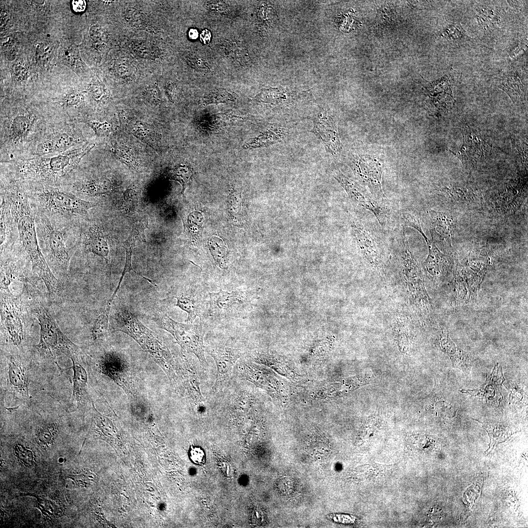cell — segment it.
I'll return each mask as SVG.
<instances>
[{
    "label": "cell",
    "instance_id": "cell-22",
    "mask_svg": "<svg viewBox=\"0 0 528 528\" xmlns=\"http://www.w3.org/2000/svg\"><path fill=\"white\" fill-rule=\"evenodd\" d=\"M429 228L432 241L437 247L448 249L451 247L453 224L452 219L448 214L439 211L430 210Z\"/></svg>",
    "mask_w": 528,
    "mask_h": 528
},
{
    "label": "cell",
    "instance_id": "cell-19",
    "mask_svg": "<svg viewBox=\"0 0 528 528\" xmlns=\"http://www.w3.org/2000/svg\"><path fill=\"white\" fill-rule=\"evenodd\" d=\"M1 294V315L10 339L14 345L19 346L23 340L22 318L8 288H2Z\"/></svg>",
    "mask_w": 528,
    "mask_h": 528
},
{
    "label": "cell",
    "instance_id": "cell-21",
    "mask_svg": "<svg viewBox=\"0 0 528 528\" xmlns=\"http://www.w3.org/2000/svg\"><path fill=\"white\" fill-rule=\"evenodd\" d=\"M176 300V306L185 311L188 316L187 323H192L197 317L202 316L203 301L202 295L195 287L185 286L173 290L165 300Z\"/></svg>",
    "mask_w": 528,
    "mask_h": 528
},
{
    "label": "cell",
    "instance_id": "cell-46",
    "mask_svg": "<svg viewBox=\"0 0 528 528\" xmlns=\"http://www.w3.org/2000/svg\"><path fill=\"white\" fill-rule=\"evenodd\" d=\"M73 10L76 12H81L86 8V2L83 0H74L71 2Z\"/></svg>",
    "mask_w": 528,
    "mask_h": 528
},
{
    "label": "cell",
    "instance_id": "cell-25",
    "mask_svg": "<svg viewBox=\"0 0 528 528\" xmlns=\"http://www.w3.org/2000/svg\"><path fill=\"white\" fill-rule=\"evenodd\" d=\"M497 86L507 94L514 104L518 105L525 102L527 87L517 71L504 73L499 79Z\"/></svg>",
    "mask_w": 528,
    "mask_h": 528
},
{
    "label": "cell",
    "instance_id": "cell-2",
    "mask_svg": "<svg viewBox=\"0 0 528 528\" xmlns=\"http://www.w3.org/2000/svg\"><path fill=\"white\" fill-rule=\"evenodd\" d=\"M23 189L35 213L69 222L89 220V210L98 205L58 186L32 183Z\"/></svg>",
    "mask_w": 528,
    "mask_h": 528
},
{
    "label": "cell",
    "instance_id": "cell-5",
    "mask_svg": "<svg viewBox=\"0 0 528 528\" xmlns=\"http://www.w3.org/2000/svg\"><path fill=\"white\" fill-rule=\"evenodd\" d=\"M34 212L38 239L41 249L61 271L66 272L71 257L68 242L70 235L77 231L78 223L48 217Z\"/></svg>",
    "mask_w": 528,
    "mask_h": 528
},
{
    "label": "cell",
    "instance_id": "cell-11",
    "mask_svg": "<svg viewBox=\"0 0 528 528\" xmlns=\"http://www.w3.org/2000/svg\"><path fill=\"white\" fill-rule=\"evenodd\" d=\"M352 227L357 244L368 264L378 271H382L383 242L379 235L368 223L354 221Z\"/></svg>",
    "mask_w": 528,
    "mask_h": 528
},
{
    "label": "cell",
    "instance_id": "cell-31",
    "mask_svg": "<svg viewBox=\"0 0 528 528\" xmlns=\"http://www.w3.org/2000/svg\"><path fill=\"white\" fill-rule=\"evenodd\" d=\"M58 428L55 423H46L39 426L36 430L37 441L43 445L52 443L58 435Z\"/></svg>",
    "mask_w": 528,
    "mask_h": 528
},
{
    "label": "cell",
    "instance_id": "cell-18",
    "mask_svg": "<svg viewBox=\"0 0 528 528\" xmlns=\"http://www.w3.org/2000/svg\"><path fill=\"white\" fill-rule=\"evenodd\" d=\"M73 370V396L77 405V409L85 411L91 409L92 402L88 392V376L80 354L71 356Z\"/></svg>",
    "mask_w": 528,
    "mask_h": 528
},
{
    "label": "cell",
    "instance_id": "cell-34",
    "mask_svg": "<svg viewBox=\"0 0 528 528\" xmlns=\"http://www.w3.org/2000/svg\"><path fill=\"white\" fill-rule=\"evenodd\" d=\"M443 37L452 43H459L467 38L468 36L460 24L451 23L443 32Z\"/></svg>",
    "mask_w": 528,
    "mask_h": 528
},
{
    "label": "cell",
    "instance_id": "cell-26",
    "mask_svg": "<svg viewBox=\"0 0 528 528\" xmlns=\"http://www.w3.org/2000/svg\"><path fill=\"white\" fill-rule=\"evenodd\" d=\"M147 221H141L135 223L132 227V231L128 239L123 242V247L126 251L125 264L123 269L125 273L135 270L132 265V257L133 250L135 246L136 241L139 239L145 240L144 231L147 226Z\"/></svg>",
    "mask_w": 528,
    "mask_h": 528
},
{
    "label": "cell",
    "instance_id": "cell-36",
    "mask_svg": "<svg viewBox=\"0 0 528 528\" xmlns=\"http://www.w3.org/2000/svg\"><path fill=\"white\" fill-rule=\"evenodd\" d=\"M401 217L404 225L416 229L420 233L425 240L428 238L423 231L418 218L415 215L408 211H404L401 213Z\"/></svg>",
    "mask_w": 528,
    "mask_h": 528
},
{
    "label": "cell",
    "instance_id": "cell-3",
    "mask_svg": "<svg viewBox=\"0 0 528 528\" xmlns=\"http://www.w3.org/2000/svg\"><path fill=\"white\" fill-rule=\"evenodd\" d=\"M95 144L75 147L58 154L33 156L17 162L15 172L21 181L58 186L70 177Z\"/></svg>",
    "mask_w": 528,
    "mask_h": 528
},
{
    "label": "cell",
    "instance_id": "cell-38",
    "mask_svg": "<svg viewBox=\"0 0 528 528\" xmlns=\"http://www.w3.org/2000/svg\"><path fill=\"white\" fill-rule=\"evenodd\" d=\"M396 340L401 350L405 352L408 348V338L405 330L402 329L400 324L395 326Z\"/></svg>",
    "mask_w": 528,
    "mask_h": 528
},
{
    "label": "cell",
    "instance_id": "cell-35",
    "mask_svg": "<svg viewBox=\"0 0 528 528\" xmlns=\"http://www.w3.org/2000/svg\"><path fill=\"white\" fill-rule=\"evenodd\" d=\"M251 398L245 392H241L232 402L230 409L237 415L245 413L250 408Z\"/></svg>",
    "mask_w": 528,
    "mask_h": 528
},
{
    "label": "cell",
    "instance_id": "cell-50",
    "mask_svg": "<svg viewBox=\"0 0 528 528\" xmlns=\"http://www.w3.org/2000/svg\"><path fill=\"white\" fill-rule=\"evenodd\" d=\"M189 36L192 39H195L198 36V32L196 29H191L189 32Z\"/></svg>",
    "mask_w": 528,
    "mask_h": 528
},
{
    "label": "cell",
    "instance_id": "cell-27",
    "mask_svg": "<svg viewBox=\"0 0 528 528\" xmlns=\"http://www.w3.org/2000/svg\"><path fill=\"white\" fill-rule=\"evenodd\" d=\"M425 242L429 254L424 263L425 266L428 272L435 277L440 275L442 271L444 264V256L432 241L428 238Z\"/></svg>",
    "mask_w": 528,
    "mask_h": 528
},
{
    "label": "cell",
    "instance_id": "cell-28",
    "mask_svg": "<svg viewBox=\"0 0 528 528\" xmlns=\"http://www.w3.org/2000/svg\"><path fill=\"white\" fill-rule=\"evenodd\" d=\"M225 51L230 57L242 66H247L250 62L248 52L242 43L236 40H228L224 44Z\"/></svg>",
    "mask_w": 528,
    "mask_h": 528
},
{
    "label": "cell",
    "instance_id": "cell-43",
    "mask_svg": "<svg viewBox=\"0 0 528 528\" xmlns=\"http://www.w3.org/2000/svg\"><path fill=\"white\" fill-rule=\"evenodd\" d=\"M80 94L75 91L67 94L64 97V103L66 106L73 107L76 106L80 101Z\"/></svg>",
    "mask_w": 528,
    "mask_h": 528
},
{
    "label": "cell",
    "instance_id": "cell-15",
    "mask_svg": "<svg viewBox=\"0 0 528 528\" xmlns=\"http://www.w3.org/2000/svg\"><path fill=\"white\" fill-rule=\"evenodd\" d=\"M205 351L213 358L216 366L214 388H222L230 379L242 353L239 349L225 346L208 347Z\"/></svg>",
    "mask_w": 528,
    "mask_h": 528
},
{
    "label": "cell",
    "instance_id": "cell-40",
    "mask_svg": "<svg viewBox=\"0 0 528 528\" xmlns=\"http://www.w3.org/2000/svg\"><path fill=\"white\" fill-rule=\"evenodd\" d=\"M49 47L45 44H41L37 49V58L38 62L41 64H45L50 56Z\"/></svg>",
    "mask_w": 528,
    "mask_h": 528
},
{
    "label": "cell",
    "instance_id": "cell-9",
    "mask_svg": "<svg viewBox=\"0 0 528 528\" xmlns=\"http://www.w3.org/2000/svg\"><path fill=\"white\" fill-rule=\"evenodd\" d=\"M348 160L349 166L363 186L376 199L387 202L382 188L383 167L380 160L354 153L350 154Z\"/></svg>",
    "mask_w": 528,
    "mask_h": 528
},
{
    "label": "cell",
    "instance_id": "cell-42",
    "mask_svg": "<svg viewBox=\"0 0 528 528\" xmlns=\"http://www.w3.org/2000/svg\"><path fill=\"white\" fill-rule=\"evenodd\" d=\"M88 124L99 136L107 133L110 130L109 125L107 122L90 121Z\"/></svg>",
    "mask_w": 528,
    "mask_h": 528
},
{
    "label": "cell",
    "instance_id": "cell-6",
    "mask_svg": "<svg viewBox=\"0 0 528 528\" xmlns=\"http://www.w3.org/2000/svg\"><path fill=\"white\" fill-rule=\"evenodd\" d=\"M36 315L40 332L36 348L40 356L55 360L60 356L69 358L81 353L80 348L62 332L48 309L40 306L36 310Z\"/></svg>",
    "mask_w": 528,
    "mask_h": 528
},
{
    "label": "cell",
    "instance_id": "cell-32",
    "mask_svg": "<svg viewBox=\"0 0 528 528\" xmlns=\"http://www.w3.org/2000/svg\"><path fill=\"white\" fill-rule=\"evenodd\" d=\"M285 134L284 130L277 129L262 133L250 143L249 147H260L270 145L281 141Z\"/></svg>",
    "mask_w": 528,
    "mask_h": 528
},
{
    "label": "cell",
    "instance_id": "cell-8",
    "mask_svg": "<svg viewBox=\"0 0 528 528\" xmlns=\"http://www.w3.org/2000/svg\"><path fill=\"white\" fill-rule=\"evenodd\" d=\"M97 367L101 374L123 390L128 398L139 393L134 371L127 359L119 352L113 351L105 352Z\"/></svg>",
    "mask_w": 528,
    "mask_h": 528
},
{
    "label": "cell",
    "instance_id": "cell-45",
    "mask_svg": "<svg viewBox=\"0 0 528 528\" xmlns=\"http://www.w3.org/2000/svg\"><path fill=\"white\" fill-rule=\"evenodd\" d=\"M15 74L17 79L22 81L26 78L27 71L25 67L21 65H17L14 68Z\"/></svg>",
    "mask_w": 528,
    "mask_h": 528
},
{
    "label": "cell",
    "instance_id": "cell-37",
    "mask_svg": "<svg viewBox=\"0 0 528 528\" xmlns=\"http://www.w3.org/2000/svg\"><path fill=\"white\" fill-rule=\"evenodd\" d=\"M192 175V171L185 165L177 167L174 171L173 179L179 181L182 186V191H184L187 182Z\"/></svg>",
    "mask_w": 528,
    "mask_h": 528
},
{
    "label": "cell",
    "instance_id": "cell-12",
    "mask_svg": "<svg viewBox=\"0 0 528 528\" xmlns=\"http://www.w3.org/2000/svg\"><path fill=\"white\" fill-rule=\"evenodd\" d=\"M4 376L5 390L18 399L27 402L30 398L28 369L20 359L13 355L7 357L1 368Z\"/></svg>",
    "mask_w": 528,
    "mask_h": 528
},
{
    "label": "cell",
    "instance_id": "cell-7",
    "mask_svg": "<svg viewBox=\"0 0 528 528\" xmlns=\"http://www.w3.org/2000/svg\"><path fill=\"white\" fill-rule=\"evenodd\" d=\"M153 319L158 327L169 332L180 346L183 352L192 353L197 357L204 370L207 367L203 344V330L201 324H183L159 312Z\"/></svg>",
    "mask_w": 528,
    "mask_h": 528
},
{
    "label": "cell",
    "instance_id": "cell-14",
    "mask_svg": "<svg viewBox=\"0 0 528 528\" xmlns=\"http://www.w3.org/2000/svg\"><path fill=\"white\" fill-rule=\"evenodd\" d=\"M37 120L34 115L27 112L17 113L3 119L1 131L2 142L14 146L25 141L33 131Z\"/></svg>",
    "mask_w": 528,
    "mask_h": 528
},
{
    "label": "cell",
    "instance_id": "cell-23",
    "mask_svg": "<svg viewBox=\"0 0 528 528\" xmlns=\"http://www.w3.org/2000/svg\"><path fill=\"white\" fill-rule=\"evenodd\" d=\"M209 295L210 312L216 316L232 312L242 307L246 301L245 292L241 290L228 292L220 290Z\"/></svg>",
    "mask_w": 528,
    "mask_h": 528
},
{
    "label": "cell",
    "instance_id": "cell-16",
    "mask_svg": "<svg viewBox=\"0 0 528 528\" xmlns=\"http://www.w3.org/2000/svg\"><path fill=\"white\" fill-rule=\"evenodd\" d=\"M311 132L320 139L329 153L337 155L342 150L337 121L328 113H320L313 120Z\"/></svg>",
    "mask_w": 528,
    "mask_h": 528
},
{
    "label": "cell",
    "instance_id": "cell-4",
    "mask_svg": "<svg viewBox=\"0 0 528 528\" xmlns=\"http://www.w3.org/2000/svg\"><path fill=\"white\" fill-rule=\"evenodd\" d=\"M113 330L132 337L166 373L171 383L177 386V366L169 349L131 311L120 310L116 314Z\"/></svg>",
    "mask_w": 528,
    "mask_h": 528
},
{
    "label": "cell",
    "instance_id": "cell-41",
    "mask_svg": "<svg viewBox=\"0 0 528 528\" xmlns=\"http://www.w3.org/2000/svg\"><path fill=\"white\" fill-rule=\"evenodd\" d=\"M135 197L136 196L133 191L129 190L126 192L123 198L124 201L123 202V208L127 212L128 209L132 210L134 208L133 206L135 203Z\"/></svg>",
    "mask_w": 528,
    "mask_h": 528
},
{
    "label": "cell",
    "instance_id": "cell-1",
    "mask_svg": "<svg viewBox=\"0 0 528 528\" xmlns=\"http://www.w3.org/2000/svg\"><path fill=\"white\" fill-rule=\"evenodd\" d=\"M11 208L17 231L18 242L27 255L32 269L44 282L50 296L59 290V281L53 274L40 246L35 218L27 196L18 183L1 187Z\"/></svg>",
    "mask_w": 528,
    "mask_h": 528
},
{
    "label": "cell",
    "instance_id": "cell-33",
    "mask_svg": "<svg viewBox=\"0 0 528 528\" xmlns=\"http://www.w3.org/2000/svg\"><path fill=\"white\" fill-rule=\"evenodd\" d=\"M235 97L234 94L224 89L214 90L208 94L204 99L205 104H219L234 102Z\"/></svg>",
    "mask_w": 528,
    "mask_h": 528
},
{
    "label": "cell",
    "instance_id": "cell-48",
    "mask_svg": "<svg viewBox=\"0 0 528 528\" xmlns=\"http://www.w3.org/2000/svg\"><path fill=\"white\" fill-rule=\"evenodd\" d=\"M76 56V55L75 52L71 49L66 50L64 52V60L67 61L69 64H72L75 63Z\"/></svg>",
    "mask_w": 528,
    "mask_h": 528
},
{
    "label": "cell",
    "instance_id": "cell-29",
    "mask_svg": "<svg viewBox=\"0 0 528 528\" xmlns=\"http://www.w3.org/2000/svg\"><path fill=\"white\" fill-rule=\"evenodd\" d=\"M110 311L106 308L96 317L91 330L94 341H100L107 337L109 332Z\"/></svg>",
    "mask_w": 528,
    "mask_h": 528
},
{
    "label": "cell",
    "instance_id": "cell-39",
    "mask_svg": "<svg viewBox=\"0 0 528 528\" xmlns=\"http://www.w3.org/2000/svg\"><path fill=\"white\" fill-rule=\"evenodd\" d=\"M189 457L194 463L198 464L203 463L205 460V454L203 450L198 446H194L190 448Z\"/></svg>",
    "mask_w": 528,
    "mask_h": 528
},
{
    "label": "cell",
    "instance_id": "cell-13",
    "mask_svg": "<svg viewBox=\"0 0 528 528\" xmlns=\"http://www.w3.org/2000/svg\"><path fill=\"white\" fill-rule=\"evenodd\" d=\"M84 139L73 127H66L55 130L41 139L32 154L43 156L58 154L77 147Z\"/></svg>",
    "mask_w": 528,
    "mask_h": 528
},
{
    "label": "cell",
    "instance_id": "cell-30",
    "mask_svg": "<svg viewBox=\"0 0 528 528\" xmlns=\"http://www.w3.org/2000/svg\"><path fill=\"white\" fill-rule=\"evenodd\" d=\"M483 427L488 432L490 439V444L493 445L497 443L506 441L511 435V431L508 427L499 424H484Z\"/></svg>",
    "mask_w": 528,
    "mask_h": 528
},
{
    "label": "cell",
    "instance_id": "cell-47",
    "mask_svg": "<svg viewBox=\"0 0 528 528\" xmlns=\"http://www.w3.org/2000/svg\"><path fill=\"white\" fill-rule=\"evenodd\" d=\"M90 35L93 40H97L101 39L103 32L99 27L94 26L90 28Z\"/></svg>",
    "mask_w": 528,
    "mask_h": 528
},
{
    "label": "cell",
    "instance_id": "cell-49",
    "mask_svg": "<svg viewBox=\"0 0 528 528\" xmlns=\"http://www.w3.org/2000/svg\"><path fill=\"white\" fill-rule=\"evenodd\" d=\"M211 34L210 32L207 29H205L202 31V33L200 35V40L204 44L209 43L211 40Z\"/></svg>",
    "mask_w": 528,
    "mask_h": 528
},
{
    "label": "cell",
    "instance_id": "cell-17",
    "mask_svg": "<svg viewBox=\"0 0 528 528\" xmlns=\"http://www.w3.org/2000/svg\"><path fill=\"white\" fill-rule=\"evenodd\" d=\"M462 134L463 142L460 151L454 153L448 150L459 158L466 169L471 171L484 157L485 143L469 127L465 128Z\"/></svg>",
    "mask_w": 528,
    "mask_h": 528
},
{
    "label": "cell",
    "instance_id": "cell-20",
    "mask_svg": "<svg viewBox=\"0 0 528 528\" xmlns=\"http://www.w3.org/2000/svg\"><path fill=\"white\" fill-rule=\"evenodd\" d=\"M79 242L86 252L104 259L109 263L110 247L104 229L98 224L92 223L84 229L81 227Z\"/></svg>",
    "mask_w": 528,
    "mask_h": 528
},
{
    "label": "cell",
    "instance_id": "cell-44",
    "mask_svg": "<svg viewBox=\"0 0 528 528\" xmlns=\"http://www.w3.org/2000/svg\"><path fill=\"white\" fill-rule=\"evenodd\" d=\"M205 6L207 9L215 12L222 11L227 7L226 4L223 1L220 0L207 1L205 3Z\"/></svg>",
    "mask_w": 528,
    "mask_h": 528
},
{
    "label": "cell",
    "instance_id": "cell-10",
    "mask_svg": "<svg viewBox=\"0 0 528 528\" xmlns=\"http://www.w3.org/2000/svg\"><path fill=\"white\" fill-rule=\"evenodd\" d=\"M334 176L350 197L361 206L370 211L380 225L384 227L390 215L387 202L376 199L364 186L345 176L339 171L335 172Z\"/></svg>",
    "mask_w": 528,
    "mask_h": 528
},
{
    "label": "cell",
    "instance_id": "cell-24",
    "mask_svg": "<svg viewBox=\"0 0 528 528\" xmlns=\"http://www.w3.org/2000/svg\"><path fill=\"white\" fill-rule=\"evenodd\" d=\"M181 364L179 367L177 366L176 374L180 376L186 394L196 409L197 407L204 405L198 373L191 362L184 355L182 357Z\"/></svg>",
    "mask_w": 528,
    "mask_h": 528
}]
</instances>
